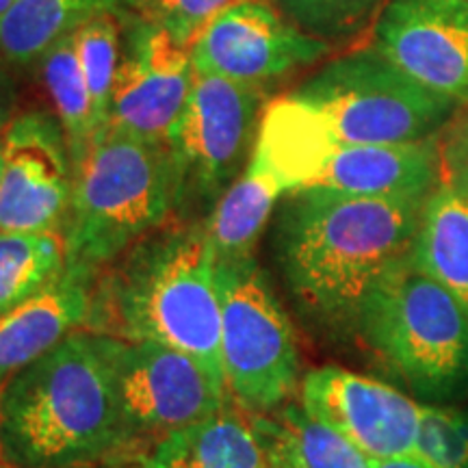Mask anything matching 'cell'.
<instances>
[{"label":"cell","mask_w":468,"mask_h":468,"mask_svg":"<svg viewBox=\"0 0 468 468\" xmlns=\"http://www.w3.org/2000/svg\"><path fill=\"white\" fill-rule=\"evenodd\" d=\"M178 208V176L167 144L107 126L72 161L63 241L68 265H111Z\"/></svg>","instance_id":"cell-4"},{"label":"cell","mask_w":468,"mask_h":468,"mask_svg":"<svg viewBox=\"0 0 468 468\" xmlns=\"http://www.w3.org/2000/svg\"><path fill=\"white\" fill-rule=\"evenodd\" d=\"M412 455L427 468H468V412L423 403Z\"/></svg>","instance_id":"cell-25"},{"label":"cell","mask_w":468,"mask_h":468,"mask_svg":"<svg viewBox=\"0 0 468 468\" xmlns=\"http://www.w3.org/2000/svg\"><path fill=\"white\" fill-rule=\"evenodd\" d=\"M109 354L124 423V449L159 441L230 403L232 395L193 356L154 341L109 336ZM152 441V442H154Z\"/></svg>","instance_id":"cell-9"},{"label":"cell","mask_w":468,"mask_h":468,"mask_svg":"<svg viewBox=\"0 0 468 468\" xmlns=\"http://www.w3.org/2000/svg\"><path fill=\"white\" fill-rule=\"evenodd\" d=\"M0 468H9L7 460H5V453H3V444H0Z\"/></svg>","instance_id":"cell-33"},{"label":"cell","mask_w":468,"mask_h":468,"mask_svg":"<svg viewBox=\"0 0 468 468\" xmlns=\"http://www.w3.org/2000/svg\"><path fill=\"white\" fill-rule=\"evenodd\" d=\"M412 261L468 314V196L438 183L425 200Z\"/></svg>","instance_id":"cell-18"},{"label":"cell","mask_w":468,"mask_h":468,"mask_svg":"<svg viewBox=\"0 0 468 468\" xmlns=\"http://www.w3.org/2000/svg\"><path fill=\"white\" fill-rule=\"evenodd\" d=\"M221 367L232 399L250 414L278 412L300 386L302 360L289 314L254 256L215 259Z\"/></svg>","instance_id":"cell-7"},{"label":"cell","mask_w":468,"mask_h":468,"mask_svg":"<svg viewBox=\"0 0 468 468\" xmlns=\"http://www.w3.org/2000/svg\"><path fill=\"white\" fill-rule=\"evenodd\" d=\"M16 3H17V0H0V17L7 14V11L14 7Z\"/></svg>","instance_id":"cell-31"},{"label":"cell","mask_w":468,"mask_h":468,"mask_svg":"<svg viewBox=\"0 0 468 468\" xmlns=\"http://www.w3.org/2000/svg\"><path fill=\"white\" fill-rule=\"evenodd\" d=\"M3 163H5V145H3V137H0V178H3Z\"/></svg>","instance_id":"cell-32"},{"label":"cell","mask_w":468,"mask_h":468,"mask_svg":"<svg viewBox=\"0 0 468 468\" xmlns=\"http://www.w3.org/2000/svg\"><path fill=\"white\" fill-rule=\"evenodd\" d=\"M0 137V232L63 234L72 200V156L63 126L46 113H25Z\"/></svg>","instance_id":"cell-11"},{"label":"cell","mask_w":468,"mask_h":468,"mask_svg":"<svg viewBox=\"0 0 468 468\" xmlns=\"http://www.w3.org/2000/svg\"><path fill=\"white\" fill-rule=\"evenodd\" d=\"M438 183L441 148L436 139L388 145L338 139L313 186L365 197H414L430 196Z\"/></svg>","instance_id":"cell-15"},{"label":"cell","mask_w":468,"mask_h":468,"mask_svg":"<svg viewBox=\"0 0 468 468\" xmlns=\"http://www.w3.org/2000/svg\"><path fill=\"white\" fill-rule=\"evenodd\" d=\"M261 91L196 69L186 107L167 139L178 176V207L213 202L248 165L261 126Z\"/></svg>","instance_id":"cell-8"},{"label":"cell","mask_w":468,"mask_h":468,"mask_svg":"<svg viewBox=\"0 0 468 468\" xmlns=\"http://www.w3.org/2000/svg\"><path fill=\"white\" fill-rule=\"evenodd\" d=\"M371 468H427L423 462H419L414 455L408 458H393V460H368Z\"/></svg>","instance_id":"cell-30"},{"label":"cell","mask_w":468,"mask_h":468,"mask_svg":"<svg viewBox=\"0 0 468 468\" xmlns=\"http://www.w3.org/2000/svg\"><path fill=\"white\" fill-rule=\"evenodd\" d=\"M139 0H17L0 17V57L11 63L42 58L58 39L102 14H137Z\"/></svg>","instance_id":"cell-19"},{"label":"cell","mask_w":468,"mask_h":468,"mask_svg":"<svg viewBox=\"0 0 468 468\" xmlns=\"http://www.w3.org/2000/svg\"><path fill=\"white\" fill-rule=\"evenodd\" d=\"M42 80L55 107L58 124L68 137L69 156L79 159L101 126L93 113L90 87H87L83 68L76 55L74 33L52 44L42 55Z\"/></svg>","instance_id":"cell-22"},{"label":"cell","mask_w":468,"mask_h":468,"mask_svg":"<svg viewBox=\"0 0 468 468\" xmlns=\"http://www.w3.org/2000/svg\"><path fill=\"white\" fill-rule=\"evenodd\" d=\"M262 455L254 414L230 401L148 444L134 468H261Z\"/></svg>","instance_id":"cell-17"},{"label":"cell","mask_w":468,"mask_h":468,"mask_svg":"<svg viewBox=\"0 0 468 468\" xmlns=\"http://www.w3.org/2000/svg\"><path fill=\"white\" fill-rule=\"evenodd\" d=\"M303 412L368 460L408 458L417 442L420 406L393 386L338 367L306 373L300 388Z\"/></svg>","instance_id":"cell-13"},{"label":"cell","mask_w":468,"mask_h":468,"mask_svg":"<svg viewBox=\"0 0 468 468\" xmlns=\"http://www.w3.org/2000/svg\"><path fill=\"white\" fill-rule=\"evenodd\" d=\"M254 423L262 441V449H265L261 468H302L295 453H292L289 441H286L278 419L254 414Z\"/></svg>","instance_id":"cell-28"},{"label":"cell","mask_w":468,"mask_h":468,"mask_svg":"<svg viewBox=\"0 0 468 468\" xmlns=\"http://www.w3.org/2000/svg\"><path fill=\"white\" fill-rule=\"evenodd\" d=\"M284 193L282 185L259 161L250 159L243 174L224 191L204 224L215 259L234 261L251 256L273 207Z\"/></svg>","instance_id":"cell-20"},{"label":"cell","mask_w":468,"mask_h":468,"mask_svg":"<svg viewBox=\"0 0 468 468\" xmlns=\"http://www.w3.org/2000/svg\"><path fill=\"white\" fill-rule=\"evenodd\" d=\"M441 148V183H447L468 196V113L447 124Z\"/></svg>","instance_id":"cell-27"},{"label":"cell","mask_w":468,"mask_h":468,"mask_svg":"<svg viewBox=\"0 0 468 468\" xmlns=\"http://www.w3.org/2000/svg\"><path fill=\"white\" fill-rule=\"evenodd\" d=\"M376 42L425 90L468 102V0H390Z\"/></svg>","instance_id":"cell-14"},{"label":"cell","mask_w":468,"mask_h":468,"mask_svg":"<svg viewBox=\"0 0 468 468\" xmlns=\"http://www.w3.org/2000/svg\"><path fill=\"white\" fill-rule=\"evenodd\" d=\"M325 52L324 39L286 22L262 0L226 7L191 44L193 68L256 90Z\"/></svg>","instance_id":"cell-12"},{"label":"cell","mask_w":468,"mask_h":468,"mask_svg":"<svg viewBox=\"0 0 468 468\" xmlns=\"http://www.w3.org/2000/svg\"><path fill=\"white\" fill-rule=\"evenodd\" d=\"M68 267L58 232H0V317L42 292Z\"/></svg>","instance_id":"cell-21"},{"label":"cell","mask_w":468,"mask_h":468,"mask_svg":"<svg viewBox=\"0 0 468 468\" xmlns=\"http://www.w3.org/2000/svg\"><path fill=\"white\" fill-rule=\"evenodd\" d=\"M358 336L419 399L442 406L468 395L466 310L412 256L371 292Z\"/></svg>","instance_id":"cell-5"},{"label":"cell","mask_w":468,"mask_h":468,"mask_svg":"<svg viewBox=\"0 0 468 468\" xmlns=\"http://www.w3.org/2000/svg\"><path fill=\"white\" fill-rule=\"evenodd\" d=\"M9 468H72L124 452L109 336L76 330L0 386Z\"/></svg>","instance_id":"cell-2"},{"label":"cell","mask_w":468,"mask_h":468,"mask_svg":"<svg viewBox=\"0 0 468 468\" xmlns=\"http://www.w3.org/2000/svg\"><path fill=\"white\" fill-rule=\"evenodd\" d=\"M11 111H14V102H11V85L5 79V74L0 72V133L7 128L11 122Z\"/></svg>","instance_id":"cell-29"},{"label":"cell","mask_w":468,"mask_h":468,"mask_svg":"<svg viewBox=\"0 0 468 468\" xmlns=\"http://www.w3.org/2000/svg\"><path fill=\"white\" fill-rule=\"evenodd\" d=\"M278 423L302 468H371V462L358 449L314 420L302 406L278 410Z\"/></svg>","instance_id":"cell-24"},{"label":"cell","mask_w":468,"mask_h":468,"mask_svg":"<svg viewBox=\"0 0 468 468\" xmlns=\"http://www.w3.org/2000/svg\"><path fill=\"white\" fill-rule=\"evenodd\" d=\"M427 197H365L321 186L289 193L278 259L310 324L332 338L358 336L371 292L412 256Z\"/></svg>","instance_id":"cell-1"},{"label":"cell","mask_w":468,"mask_h":468,"mask_svg":"<svg viewBox=\"0 0 468 468\" xmlns=\"http://www.w3.org/2000/svg\"><path fill=\"white\" fill-rule=\"evenodd\" d=\"M122 39L109 126L145 142L167 144L193 90L191 46L142 16L128 22Z\"/></svg>","instance_id":"cell-10"},{"label":"cell","mask_w":468,"mask_h":468,"mask_svg":"<svg viewBox=\"0 0 468 468\" xmlns=\"http://www.w3.org/2000/svg\"><path fill=\"white\" fill-rule=\"evenodd\" d=\"M96 271L68 265L42 292L0 317V386L63 338L85 330L91 317Z\"/></svg>","instance_id":"cell-16"},{"label":"cell","mask_w":468,"mask_h":468,"mask_svg":"<svg viewBox=\"0 0 468 468\" xmlns=\"http://www.w3.org/2000/svg\"><path fill=\"white\" fill-rule=\"evenodd\" d=\"M122 33L124 27L120 14L96 16L74 33L76 55L90 87L93 113L101 131L109 126L111 96L122 57Z\"/></svg>","instance_id":"cell-23"},{"label":"cell","mask_w":468,"mask_h":468,"mask_svg":"<svg viewBox=\"0 0 468 468\" xmlns=\"http://www.w3.org/2000/svg\"><path fill=\"white\" fill-rule=\"evenodd\" d=\"M291 96L317 111L347 144L425 142L449 124L458 107L452 98L410 79L378 48L327 63Z\"/></svg>","instance_id":"cell-6"},{"label":"cell","mask_w":468,"mask_h":468,"mask_svg":"<svg viewBox=\"0 0 468 468\" xmlns=\"http://www.w3.org/2000/svg\"><path fill=\"white\" fill-rule=\"evenodd\" d=\"M239 0H139L137 16L165 28L180 44L191 46L204 27Z\"/></svg>","instance_id":"cell-26"},{"label":"cell","mask_w":468,"mask_h":468,"mask_svg":"<svg viewBox=\"0 0 468 468\" xmlns=\"http://www.w3.org/2000/svg\"><path fill=\"white\" fill-rule=\"evenodd\" d=\"M85 330L185 351L226 384L215 250L204 224L156 230L128 250L96 284Z\"/></svg>","instance_id":"cell-3"}]
</instances>
